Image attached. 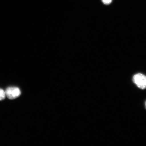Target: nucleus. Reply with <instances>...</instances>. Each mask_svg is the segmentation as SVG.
<instances>
[{
	"mask_svg": "<svg viewBox=\"0 0 146 146\" xmlns=\"http://www.w3.org/2000/svg\"><path fill=\"white\" fill-rule=\"evenodd\" d=\"M133 81L139 88L142 90L146 89V76L145 75L140 73L135 74Z\"/></svg>",
	"mask_w": 146,
	"mask_h": 146,
	"instance_id": "obj_1",
	"label": "nucleus"
},
{
	"mask_svg": "<svg viewBox=\"0 0 146 146\" xmlns=\"http://www.w3.org/2000/svg\"><path fill=\"white\" fill-rule=\"evenodd\" d=\"M5 95L9 99H15L21 94V91L19 89L16 87H9L6 89Z\"/></svg>",
	"mask_w": 146,
	"mask_h": 146,
	"instance_id": "obj_2",
	"label": "nucleus"
},
{
	"mask_svg": "<svg viewBox=\"0 0 146 146\" xmlns=\"http://www.w3.org/2000/svg\"><path fill=\"white\" fill-rule=\"evenodd\" d=\"M5 93L3 89H0V100H2L5 98Z\"/></svg>",
	"mask_w": 146,
	"mask_h": 146,
	"instance_id": "obj_3",
	"label": "nucleus"
},
{
	"mask_svg": "<svg viewBox=\"0 0 146 146\" xmlns=\"http://www.w3.org/2000/svg\"><path fill=\"white\" fill-rule=\"evenodd\" d=\"M102 2L106 5L110 4L112 3V0H102Z\"/></svg>",
	"mask_w": 146,
	"mask_h": 146,
	"instance_id": "obj_4",
	"label": "nucleus"
},
{
	"mask_svg": "<svg viewBox=\"0 0 146 146\" xmlns=\"http://www.w3.org/2000/svg\"><path fill=\"white\" fill-rule=\"evenodd\" d=\"M145 108H146V101L145 103Z\"/></svg>",
	"mask_w": 146,
	"mask_h": 146,
	"instance_id": "obj_5",
	"label": "nucleus"
}]
</instances>
